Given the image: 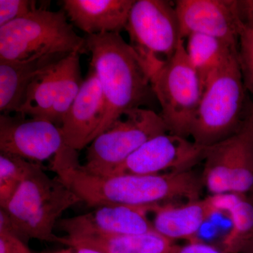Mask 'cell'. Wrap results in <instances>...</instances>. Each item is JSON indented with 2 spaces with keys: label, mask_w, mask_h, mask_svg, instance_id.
Returning <instances> with one entry per match:
<instances>
[{
  "label": "cell",
  "mask_w": 253,
  "mask_h": 253,
  "mask_svg": "<svg viewBox=\"0 0 253 253\" xmlns=\"http://www.w3.org/2000/svg\"><path fill=\"white\" fill-rule=\"evenodd\" d=\"M168 132L161 115L151 109L127 111L87 146L83 167L98 175H108L155 136Z\"/></svg>",
  "instance_id": "6"
},
{
  "label": "cell",
  "mask_w": 253,
  "mask_h": 253,
  "mask_svg": "<svg viewBox=\"0 0 253 253\" xmlns=\"http://www.w3.org/2000/svg\"><path fill=\"white\" fill-rule=\"evenodd\" d=\"M125 30L129 45L140 58L151 81L174 57L184 41L174 2L166 0L134 1Z\"/></svg>",
  "instance_id": "5"
},
{
  "label": "cell",
  "mask_w": 253,
  "mask_h": 253,
  "mask_svg": "<svg viewBox=\"0 0 253 253\" xmlns=\"http://www.w3.org/2000/svg\"><path fill=\"white\" fill-rule=\"evenodd\" d=\"M186 40L188 59L204 87L210 78L237 53L238 46L206 35H190Z\"/></svg>",
  "instance_id": "19"
},
{
  "label": "cell",
  "mask_w": 253,
  "mask_h": 253,
  "mask_svg": "<svg viewBox=\"0 0 253 253\" xmlns=\"http://www.w3.org/2000/svg\"><path fill=\"white\" fill-rule=\"evenodd\" d=\"M169 253H228L225 251L211 246L199 242V241H191L189 244L184 246H173Z\"/></svg>",
  "instance_id": "24"
},
{
  "label": "cell",
  "mask_w": 253,
  "mask_h": 253,
  "mask_svg": "<svg viewBox=\"0 0 253 253\" xmlns=\"http://www.w3.org/2000/svg\"><path fill=\"white\" fill-rule=\"evenodd\" d=\"M45 253H103L91 248L83 246H66L63 249L53 251H44Z\"/></svg>",
  "instance_id": "26"
},
{
  "label": "cell",
  "mask_w": 253,
  "mask_h": 253,
  "mask_svg": "<svg viewBox=\"0 0 253 253\" xmlns=\"http://www.w3.org/2000/svg\"><path fill=\"white\" fill-rule=\"evenodd\" d=\"M0 253H35L19 236L0 232Z\"/></svg>",
  "instance_id": "23"
},
{
  "label": "cell",
  "mask_w": 253,
  "mask_h": 253,
  "mask_svg": "<svg viewBox=\"0 0 253 253\" xmlns=\"http://www.w3.org/2000/svg\"><path fill=\"white\" fill-rule=\"evenodd\" d=\"M81 54L71 53L38 73L28 86L16 114L47 120L60 127L84 81Z\"/></svg>",
  "instance_id": "8"
},
{
  "label": "cell",
  "mask_w": 253,
  "mask_h": 253,
  "mask_svg": "<svg viewBox=\"0 0 253 253\" xmlns=\"http://www.w3.org/2000/svg\"><path fill=\"white\" fill-rule=\"evenodd\" d=\"M239 10L242 22L253 31V0H239Z\"/></svg>",
  "instance_id": "25"
},
{
  "label": "cell",
  "mask_w": 253,
  "mask_h": 253,
  "mask_svg": "<svg viewBox=\"0 0 253 253\" xmlns=\"http://www.w3.org/2000/svg\"><path fill=\"white\" fill-rule=\"evenodd\" d=\"M237 57L245 89L253 95V31L243 22L240 28Z\"/></svg>",
  "instance_id": "21"
},
{
  "label": "cell",
  "mask_w": 253,
  "mask_h": 253,
  "mask_svg": "<svg viewBox=\"0 0 253 253\" xmlns=\"http://www.w3.org/2000/svg\"><path fill=\"white\" fill-rule=\"evenodd\" d=\"M134 0H65L63 9L86 36L121 33L126 28Z\"/></svg>",
  "instance_id": "14"
},
{
  "label": "cell",
  "mask_w": 253,
  "mask_h": 253,
  "mask_svg": "<svg viewBox=\"0 0 253 253\" xmlns=\"http://www.w3.org/2000/svg\"><path fill=\"white\" fill-rule=\"evenodd\" d=\"M60 244L91 248L103 253H169L174 246L155 231L132 235L61 236Z\"/></svg>",
  "instance_id": "17"
},
{
  "label": "cell",
  "mask_w": 253,
  "mask_h": 253,
  "mask_svg": "<svg viewBox=\"0 0 253 253\" xmlns=\"http://www.w3.org/2000/svg\"><path fill=\"white\" fill-rule=\"evenodd\" d=\"M244 123L249 126L253 136V103L247 101L245 112Z\"/></svg>",
  "instance_id": "27"
},
{
  "label": "cell",
  "mask_w": 253,
  "mask_h": 253,
  "mask_svg": "<svg viewBox=\"0 0 253 253\" xmlns=\"http://www.w3.org/2000/svg\"><path fill=\"white\" fill-rule=\"evenodd\" d=\"M35 163L6 153H0V208L14 197Z\"/></svg>",
  "instance_id": "20"
},
{
  "label": "cell",
  "mask_w": 253,
  "mask_h": 253,
  "mask_svg": "<svg viewBox=\"0 0 253 253\" xmlns=\"http://www.w3.org/2000/svg\"><path fill=\"white\" fill-rule=\"evenodd\" d=\"M151 85L168 132L189 139L204 86L188 59L184 41L174 57L151 78Z\"/></svg>",
  "instance_id": "7"
},
{
  "label": "cell",
  "mask_w": 253,
  "mask_h": 253,
  "mask_svg": "<svg viewBox=\"0 0 253 253\" xmlns=\"http://www.w3.org/2000/svg\"><path fill=\"white\" fill-rule=\"evenodd\" d=\"M67 55H46L26 61H0V111L1 114L17 113L28 86L37 75Z\"/></svg>",
  "instance_id": "16"
},
{
  "label": "cell",
  "mask_w": 253,
  "mask_h": 253,
  "mask_svg": "<svg viewBox=\"0 0 253 253\" xmlns=\"http://www.w3.org/2000/svg\"><path fill=\"white\" fill-rule=\"evenodd\" d=\"M45 253L44 252V251H43V252H41V253Z\"/></svg>",
  "instance_id": "29"
},
{
  "label": "cell",
  "mask_w": 253,
  "mask_h": 253,
  "mask_svg": "<svg viewBox=\"0 0 253 253\" xmlns=\"http://www.w3.org/2000/svg\"><path fill=\"white\" fill-rule=\"evenodd\" d=\"M245 93L236 53L205 85L190 131L192 141L208 147L237 133L244 124Z\"/></svg>",
  "instance_id": "4"
},
{
  "label": "cell",
  "mask_w": 253,
  "mask_h": 253,
  "mask_svg": "<svg viewBox=\"0 0 253 253\" xmlns=\"http://www.w3.org/2000/svg\"><path fill=\"white\" fill-rule=\"evenodd\" d=\"M16 115L0 116V152L41 164L66 145L61 128L54 123Z\"/></svg>",
  "instance_id": "10"
},
{
  "label": "cell",
  "mask_w": 253,
  "mask_h": 253,
  "mask_svg": "<svg viewBox=\"0 0 253 253\" xmlns=\"http://www.w3.org/2000/svg\"><path fill=\"white\" fill-rule=\"evenodd\" d=\"M81 200L58 176L51 178L35 163L14 197L4 208L14 224L31 239L60 244L54 228L60 217Z\"/></svg>",
  "instance_id": "2"
},
{
  "label": "cell",
  "mask_w": 253,
  "mask_h": 253,
  "mask_svg": "<svg viewBox=\"0 0 253 253\" xmlns=\"http://www.w3.org/2000/svg\"><path fill=\"white\" fill-rule=\"evenodd\" d=\"M86 51L85 38L75 32L63 11L36 8L0 27V61H26Z\"/></svg>",
  "instance_id": "3"
},
{
  "label": "cell",
  "mask_w": 253,
  "mask_h": 253,
  "mask_svg": "<svg viewBox=\"0 0 253 253\" xmlns=\"http://www.w3.org/2000/svg\"><path fill=\"white\" fill-rule=\"evenodd\" d=\"M85 41L105 101L104 119L94 139L125 113L141 108L154 93L144 65L121 33L86 36Z\"/></svg>",
  "instance_id": "1"
},
{
  "label": "cell",
  "mask_w": 253,
  "mask_h": 253,
  "mask_svg": "<svg viewBox=\"0 0 253 253\" xmlns=\"http://www.w3.org/2000/svg\"><path fill=\"white\" fill-rule=\"evenodd\" d=\"M151 206H99L91 212L61 219L56 227L68 237L144 234L154 231L148 218Z\"/></svg>",
  "instance_id": "12"
},
{
  "label": "cell",
  "mask_w": 253,
  "mask_h": 253,
  "mask_svg": "<svg viewBox=\"0 0 253 253\" xmlns=\"http://www.w3.org/2000/svg\"><path fill=\"white\" fill-rule=\"evenodd\" d=\"M218 211L227 212L232 228L223 241L224 251L237 253L253 239V201L246 195L227 193L211 195Z\"/></svg>",
  "instance_id": "18"
},
{
  "label": "cell",
  "mask_w": 253,
  "mask_h": 253,
  "mask_svg": "<svg viewBox=\"0 0 253 253\" xmlns=\"http://www.w3.org/2000/svg\"><path fill=\"white\" fill-rule=\"evenodd\" d=\"M174 4L181 39L202 34L238 46L242 24L239 0H176Z\"/></svg>",
  "instance_id": "11"
},
{
  "label": "cell",
  "mask_w": 253,
  "mask_h": 253,
  "mask_svg": "<svg viewBox=\"0 0 253 253\" xmlns=\"http://www.w3.org/2000/svg\"><path fill=\"white\" fill-rule=\"evenodd\" d=\"M36 8V1L0 0V27L26 16Z\"/></svg>",
  "instance_id": "22"
},
{
  "label": "cell",
  "mask_w": 253,
  "mask_h": 253,
  "mask_svg": "<svg viewBox=\"0 0 253 253\" xmlns=\"http://www.w3.org/2000/svg\"><path fill=\"white\" fill-rule=\"evenodd\" d=\"M206 149L188 138L165 133L146 141L109 174L186 172L204 161Z\"/></svg>",
  "instance_id": "9"
},
{
  "label": "cell",
  "mask_w": 253,
  "mask_h": 253,
  "mask_svg": "<svg viewBox=\"0 0 253 253\" xmlns=\"http://www.w3.org/2000/svg\"><path fill=\"white\" fill-rule=\"evenodd\" d=\"M219 212L211 196L183 204L156 205L149 212L155 231L167 239H192L213 214Z\"/></svg>",
  "instance_id": "15"
},
{
  "label": "cell",
  "mask_w": 253,
  "mask_h": 253,
  "mask_svg": "<svg viewBox=\"0 0 253 253\" xmlns=\"http://www.w3.org/2000/svg\"><path fill=\"white\" fill-rule=\"evenodd\" d=\"M105 101L97 75L92 68L60 126L68 147L79 151L91 144L104 119Z\"/></svg>",
  "instance_id": "13"
},
{
  "label": "cell",
  "mask_w": 253,
  "mask_h": 253,
  "mask_svg": "<svg viewBox=\"0 0 253 253\" xmlns=\"http://www.w3.org/2000/svg\"><path fill=\"white\" fill-rule=\"evenodd\" d=\"M246 247L249 248L250 253H253V239L250 241Z\"/></svg>",
  "instance_id": "28"
}]
</instances>
